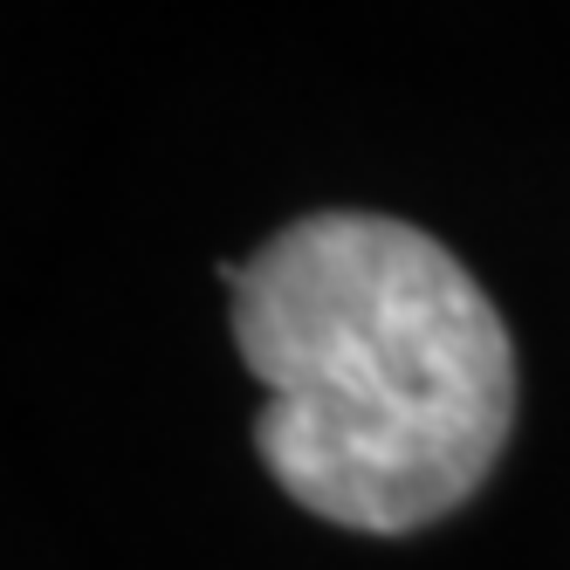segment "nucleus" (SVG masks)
Wrapping results in <instances>:
<instances>
[{
    "instance_id": "obj_1",
    "label": "nucleus",
    "mask_w": 570,
    "mask_h": 570,
    "mask_svg": "<svg viewBox=\"0 0 570 570\" xmlns=\"http://www.w3.org/2000/svg\"><path fill=\"white\" fill-rule=\"evenodd\" d=\"M234 344L268 385L255 446L323 522L399 537L461 509L515 426V351L481 282L385 214H309L240 268Z\"/></svg>"
}]
</instances>
